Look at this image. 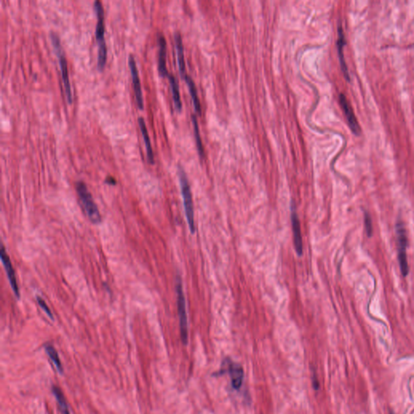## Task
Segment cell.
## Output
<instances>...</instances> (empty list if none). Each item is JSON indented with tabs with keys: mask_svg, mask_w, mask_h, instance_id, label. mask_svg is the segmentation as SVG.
I'll return each instance as SVG.
<instances>
[{
	"mask_svg": "<svg viewBox=\"0 0 414 414\" xmlns=\"http://www.w3.org/2000/svg\"><path fill=\"white\" fill-rule=\"evenodd\" d=\"M94 9L97 14V23L96 26V38L98 42V58L97 67L100 70H103L107 61V46L104 39V11L102 2L97 0L94 2Z\"/></svg>",
	"mask_w": 414,
	"mask_h": 414,
	"instance_id": "cell-1",
	"label": "cell"
},
{
	"mask_svg": "<svg viewBox=\"0 0 414 414\" xmlns=\"http://www.w3.org/2000/svg\"><path fill=\"white\" fill-rule=\"evenodd\" d=\"M178 176H179V181H180L187 223L189 226V231L192 234H194L196 232V225H195V219H194V203L192 198L191 189H190V185H189L186 174L182 168L180 167L178 169Z\"/></svg>",
	"mask_w": 414,
	"mask_h": 414,
	"instance_id": "cell-2",
	"label": "cell"
},
{
	"mask_svg": "<svg viewBox=\"0 0 414 414\" xmlns=\"http://www.w3.org/2000/svg\"><path fill=\"white\" fill-rule=\"evenodd\" d=\"M50 36L53 47L55 50L57 56L59 58V65H60L62 77H63V85H64V88H65L66 97H67L68 103L71 104L73 102L72 92H71L70 79H69V74H68V61L66 59L65 53H64L63 46H62L59 35L54 32H50Z\"/></svg>",
	"mask_w": 414,
	"mask_h": 414,
	"instance_id": "cell-3",
	"label": "cell"
},
{
	"mask_svg": "<svg viewBox=\"0 0 414 414\" xmlns=\"http://www.w3.org/2000/svg\"><path fill=\"white\" fill-rule=\"evenodd\" d=\"M77 194L83 205L84 211L88 218L93 223H100L102 222V215L100 214L99 209L93 200V196L88 190L85 183L79 180L75 184Z\"/></svg>",
	"mask_w": 414,
	"mask_h": 414,
	"instance_id": "cell-4",
	"label": "cell"
},
{
	"mask_svg": "<svg viewBox=\"0 0 414 414\" xmlns=\"http://www.w3.org/2000/svg\"><path fill=\"white\" fill-rule=\"evenodd\" d=\"M176 293L180 338H181L183 344L186 345L188 343V316H187L186 303H185V294L183 290L182 281L179 275H177L176 277Z\"/></svg>",
	"mask_w": 414,
	"mask_h": 414,
	"instance_id": "cell-5",
	"label": "cell"
},
{
	"mask_svg": "<svg viewBox=\"0 0 414 414\" xmlns=\"http://www.w3.org/2000/svg\"><path fill=\"white\" fill-rule=\"evenodd\" d=\"M396 240L398 248V259L401 274L404 277L409 275L407 259L408 237L406 228L402 222H397L396 225Z\"/></svg>",
	"mask_w": 414,
	"mask_h": 414,
	"instance_id": "cell-6",
	"label": "cell"
},
{
	"mask_svg": "<svg viewBox=\"0 0 414 414\" xmlns=\"http://www.w3.org/2000/svg\"><path fill=\"white\" fill-rule=\"evenodd\" d=\"M223 362V364L226 366L223 369L222 368L221 373H225L226 372H228L231 376L232 387H234L235 389H240L243 384V375H244L243 367L241 364L233 362L229 358H225V360Z\"/></svg>",
	"mask_w": 414,
	"mask_h": 414,
	"instance_id": "cell-7",
	"label": "cell"
},
{
	"mask_svg": "<svg viewBox=\"0 0 414 414\" xmlns=\"http://www.w3.org/2000/svg\"><path fill=\"white\" fill-rule=\"evenodd\" d=\"M290 220H291V226H292L293 238H294V246H295V252L299 257H302L303 253H304V246H303L301 228H300V218L298 216L294 203H291V205H290Z\"/></svg>",
	"mask_w": 414,
	"mask_h": 414,
	"instance_id": "cell-8",
	"label": "cell"
},
{
	"mask_svg": "<svg viewBox=\"0 0 414 414\" xmlns=\"http://www.w3.org/2000/svg\"><path fill=\"white\" fill-rule=\"evenodd\" d=\"M129 67L131 70V76H132V82H133L134 90H135V101L137 103L138 108L142 110L144 108V102H143V97H142V87L140 82L139 74L138 70L137 65L135 62L133 55L129 56Z\"/></svg>",
	"mask_w": 414,
	"mask_h": 414,
	"instance_id": "cell-9",
	"label": "cell"
},
{
	"mask_svg": "<svg viewBox=\"0 0 414 414\" xmlns=\"http://www.w3.org/2000/svg\"><path fill=\"white\" fill-rule=\"evenodd\" d=\"M0 256H1V261H2V266L4 267L5 271L7 273V278L9 280L11 289L13 290L16 297L19 300L21 298V295H20V289H19L17 280H16V273H15L13 266H12V264H11L9 256L7 254L3 246H2V249H1V255Z\"/></svg>",
	"mask_w": 414,
	"mask_h": 414,
	"instance_id": "cell-10",
	"label": "cell"
},
{
	"mask_svg": "<svg viewBox=\"0 0 414 414\" xmlns=\"http://www.w3.org/2000/svg\"><path fill=\"white\" fill-rule=\"evenodd\" d=\"M339 101H340V104L342 106V109H343V112H344L345 117H346L349 128H350L352 132L354 135H360V126L358 124L355 115L353 113L351 105L349 104V102L347 101L346 97H345L344 94H341L340 97H339Z\"/></svg>",
	"mask_w": 414,
	"mask_h": 414,
	"instance_id": "cell-11",
	"label": "cell"
},
{
	"mask_svg": "<svg viewBox=\"0 0 414 414\" xmlns=\"http://www.w3.org/2000/svg\"><path fill=\"white\" fill-rule=\"evenodd\" d=\"M158 44H159V59H158V68L159 72L162 77H169V70L167 69V42L165 37L162 34H158Z\"/></svg>",
	"mask_w": 414,
	"mask_h": 414,
	"instance_id": "cell-12",
	"label": "cell"
},
{
	"mask_svg": "<svg viewBox=\"0 0 414 414\" xmlns=\"http://www.w3.org/2000/svg\"><path fill=\"white\" fill-rule=\"evenodd\" d=\"M345 45V40L344 33L342 30V26L338 27V55H339V60H340L341 68H342V72L344 74L345 78L349 81V74L348 68H347L346 63L345 61L344 56V46Z\"/></svg>",
	"mask_w": 414,
	"mask_h": 414,
	"instance_id": "cell-13",
	"label": "cell"
},
{
	"mask_svg": "<svg viewBox=\"0 0 414 414\" xmlns=\"http://www.w3.org/2000/svg\"><path fill=\"white\" fill-rule=\"evenodd\" d=\"M138 125H139L140 131H141V133L142 135V138L144 140L146 155H147V160H148V162L150 164L153 165L154 161H155V160H154L153 150H152V146H151V139H150V137H149L148 131H147V128H146V123H145L144 119L142 117H138Z\"/></svg>",
	"mask_w": 414,
	"mask_h": 414,
	"instance_id": "cell-14",
	"label": "cell"
},
{
	"mask_svg": "<svg viewBox=\"0 0 414 414\" xmlns=\"http://www.w3.org/2000/svg\"><path fill=\"white\" fill-rule=\"evenodd\" d=\"M175 42H176V54H177V62L179 70H180L181 76L185 79V54H184V46H183L182 39L179 33L175 34Z\"/></svg>",
	"mask_w": 414,
	"mask_h": 414,
	"instance_id": "cell-15",
	"label": "cell"
},
{
	"mask_svg": "<svg viewBox=\"0 0 414 414\" xmlns=\"http://www.w3.org/2000/svg\"><path fill=\"white\" fill-rule=\"evenodd\" d=\"M168 78H169V83H170V86H171L174 105H175V108L178 111H180L181 110V108H182V103H181V99H180V91H179V85H178L177 80L171 74H169V76Z\"/></svg>",
	"mask_w": 414,
	"mask_h": 414,
	"instance_id": "cell-16",
	"label": "cell"
},
{
	"mask_svg": "<svg viewBox=\"0 0 414 414\" xmlns=\"http://www.w3.org/2000/svg\"><path fill=\"white\" fill-rule=\"evenodd\" d=\"M185 79L187 84H188V87H189V93L191 95L192 101H193V103H194V108L196 109L197 112L200 114L201 104L199 99H198V91H197L196 86L194 84L193 79L189 75H186Z\"/></svg>",
	"mask_w": 414,
	"mask_h": 414,
	"instance_id": "cell-17",
	"label": "cell"
},
{
	"mask_svg": "<svg viewBox=\"0 0 414 414\" xmlns=\"http://www.w3.org/2000/svg\"><path fill=\"white\" fill-rule=\"evenodd\" d=\"M45 349L54 366L56 367L57 370L60 373H63V365H62L61 360L59 358V353L57 352L56 349H54V347L50 344L45 345Z\"/></svg>",
	"mask_w": 414,
	"mask_h": 414,
	"instance_id": "cell-18",
	"label": "cell"
},
{
	"mask_svg": "<svg viewBox=\"0 0 414 414\" xmlns=\"http://www.w3.org/2000/svg\"><path fill=\"white\" fill-rule=\"evenodd\" d=\"M52 392L54 393V396H55V398H56L57 401H58L59 408H60V410H61L63 414H70L69 410H68V404H67L65 397L63 396V393L62 392L60 388L54 386L53 388H52Z\"/></svg>",
	"mask_w": 414,
	"mask_h": 414,
	"instance_id": "cell-19",
	"label": "cell"
},
{
	"mask_svg": "<svg viewBox=\"0 0 414 414\" xmlns=\"http://www.w3.org/2000/svg\"><path fill=\"white\" fill-rule=\"evenodd\" d=\"M192 122L194 125V135H195V139H196L197 146H198V152L200 154L201 156L203 155V147L202 144V140H201L200 133H199V129H198V121L195 116L192 117Z\"/></svg>",
	"mask_w": 414,
	"mask_h": 414,
	"instance_id": "cell-20",
	"label": "cell"
},
{
	"mask_svg": "<svg viewBox=\"0 0 414 414\" xmlns=\"http://www.w3.org/2000/svg\"><path fill=\"white\" fill-rule=\"evenodd\" d=\"M36 300H37L39 306L41 307V309L45 311V314H46V315H47L50 319L54 320V316H53L52 311L50 310V308L48 307L46 303H45V300H43L42 298L40 297V296H36Z\"/></svg>",
	"mask_w": 414,
	"mask_h": 414,
	"instance_id": "cell-21",
	"label": "cell"
},
{
	"mask_svg": "<svg viewBox=\"0 0 414 414\" xmlns=\"http://www.w3.org/2000/svg\"><path fill=\"white\" fill-rule=\"evenodd\" d=\"M364 223H365V228H366V231H367V235L371 237L372 234V232H373V228H372V218L370 216V214L368 213H365V217H364Z\"/></svg>",
	"mask_w": 414,
	"mask_h": 414,
	"instance_id": "cell-22",
	"label": "cell"
},
{
	"mask_svg": "<svg viewBox=\"0 0 414 414\" xmlns=\"http://www.w3.org/2000/svg\"><path fill=\"white\" fill-rule=\"evenodd\" d=\"M105 182L108 184V185H116V183H117L114 178L112 177V176H108V177L106 178Z\"/></svg>",
	"mask_w": 414,
	"mask_h": 414,
	"instance_id": "cell-23",
	"label": "cell"
}]
</instances>
